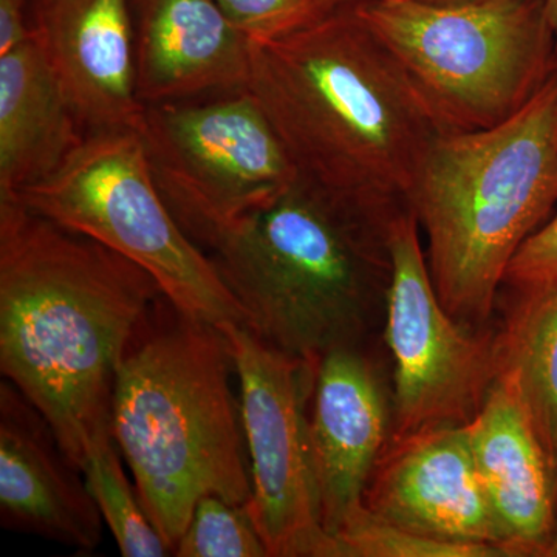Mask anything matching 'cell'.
Listing matches in <instances>:
<instances>
[{
	"label": "cell",
	"mask_w": 557,
	"mask_h": 557,
	"mask_svg": "<svg viewBox=\"0 0 557 557\" xmlns=\"http://www.w3.org/2000/svg\"><path fill=\"white\" fill-rule=\"evenodd\" d=\"M231 24L249 40H270L324 16L319 0H215Z\"/></svg>",
	"instance_id": "7402d4cb"
},
{
	"label": "cell",
	"mask_w": 557,
	"mask_h": 557,
	"mask_svg": "<svg viewBox=\"0 0 557 557\" xmlns=\"http://www.w3.org/2000/svg\"><path fill=\"white\" fill-rule=\"evenodd\" d=\"M32 25L86 134L141 131L129 0H38Z\"/></svg>",
	"instance_id": "4fadbf2b"
},
{
	"label": "cell",
	"mask_w": 557,
	"mask_h": 557,
	"mask_svg": "<svg viewBox=\"0 0 557 557\" xmlns=\"http://www.w3.org/2000/svg\"><path fill=\"white\" fill-rule=\"evenodd\" d=\"M115 438L106 440L87 453L83 475L121 556L163 557L174 555L132 487Z\"/></svg>",
	"instance_id": "d6986e66"
},
{
	"label": "cell",
	"mask_w": 557,
	"mask_h": 557,
	"mask_svg": "<svg viewBox=\"0 0 557 557\" xmlns=\"http://www.w3.org/2000/svg\"><path fill=\"white\" fill-rule=\"evenodd\" d=\"M129 7L145 104L247 89L251 42L215 0H129Z\"/></svg>",
	"instance_id": "2e32d148"
},
{
	"label": "cell",
	"mask_w": 557,
	"mask_h": 557,
	"mask_svg": "<svg viewBox=\"0 0 557 557\" xmlns=\"http://www.w3.org/2000/svg\"><path fill=\"white\" fill-rule=\"evenodd\" d=\"M364 507L421 536L504 549L465 426L388 440L366 487Z\"/></svg>",
	"instance_id": "8fae6325"
},
{
	"label": "cell",
	"mask_w": 557,
	"mask_h": 557,
	"mask_svg": "<svg viewBox=\"0 0 557 557\" xmlns=\"http://www.w3.org/2000/svg\"><path fill=\"white\" fill-rule=\"evenodd\" d=\"M545 557H557V525L555 536H553L552 545H549L547 555Z\"/></svg>",
	"instance_id": "4316f807"
},
{
	"label": "cell",
	"mask_w": 557,
	"mask_h": 557,
	"mask_svg": "<svg viewBox=\"0 0 557 557\" xmlns=\"http://www.w3.org/2000/svg\"><path fill=\"white\" fill-rule=\"evenodd\" d=\"M0 520L91 555L102 518L86 479L62 450L53 429L30 399L0 384Z\"/></svg>",
	"instance_id": "5bb4252c"
},
{
	"label": "cell",
	"mask_w": 557,
	"mask_h": 557,
	"mask_svg": "<svg viewBox=\"0 0 557 557\" xmlns=\"http://www.w3.org/2000/svg\"><path fill=\"white\" fill-rule=\"evenodd\" d=\"M336 539L343 557H508L494 545L457 544L403 530L364 505L341 527Z\"/></svg>",
	"instance_id": "ffe728a7"
},
{
	"label": "cell",
	"mask_w": 557,
	"mask_h": 557,
	"mask_svg": "<svg viewBox=\"0 0 557 557\" xmlns=\"http://www.w3.org/2000/svg\"><path fill=\"white\" fill-rule=\"evenodd\" d=\"M296 174L333 199L397 214L443 126L354 9L251 42L247 89Z\"/></svg>",
	"instance_id": "7a4b0ae2"
},
{
	"label": "cell",
	"mask_w": 557,
	"mask_h": 557,
	"mask_svg": "<svg viewBox=\"0 0 557 557\" xmlns=\"http://www.w3.org/2000/svg\"><path fill=\"white\" fill-rule=\"evenodd\" d=\"M351 9L445 131L504 123L556 72L544 0H368Z\"/></svg>",
	"instance_id": "8992f818"
},
{
	"label": "cell",
	"mask_w": 557,
	"mask_h": 557,
	"mask_svg": "<svg viewBox=\"0 0 557 557\" xmlns=\"http://www.w3.org/2000/svg\"><path fill=\"white\" fill-rule=\"evenodd\" d=\"M504 287L515 292L518 299L557 288V211L516 252L505 273Z\"/></svg>",
	"instance_id": "603a6c76"
},
{
	"label": "cell",
	"mask_w": 557,
	"mask_h": 557,
	"mask_svg": "<svg viewBox=\"0 0 557 557\" xmlns=\"http://www.w3.org/2000/svg\"><path fill=\"white\" fill-rule=\"evenodd\" d=\"M388 242L384 339L394 361L391 438L465 426L497 379V335L461 324L443 307L409 208L392 219Z\"/></svg>",
	"instance_id": "30bf717a"
},
{
	"label": "cell",
	"mask_w": 557,
	"mask_h": 557,
	"mask_svg": "<svg viewBox=\"0 0 557 557\" xmlns=\"http://www.w3.org/2000/svg\"><path fill=\"white\" fill-rule=\"evenodd\" d=\"M434 2H461V0H434Z\"/></svg>",
	"instance_id": "83f0119b"
},
{
	"label": "cell",
	"mask_w": 557,
	"mask_h": 557,
	"mask_svg": "<svg viewBox=\"0 0 557 557\" xmlns=\"http://www.w3.org/2000/svg\"><path fill=\"white\" fill-rule=\"evenodd\" d=\"M545 16H547L549 30L555 44V64L557 70V0H544Z\"/></svg>",
	"instance_id": "d4e9b609"
},
{
	"label": "cell",
	"mask_w": 557,
	"mask_h": 557,
	"mask_svg": "<svg viewBox=\"0 0 557 557\" xmlns=\"http://www.w3.org/2000/svg\"><path fill=\"white\" fill-rule=\"evenodd\" d=\"M178 557H270L245 507L205 496L175 545Z\"/></svg>",
	"instance_id": "44dd1931"
},
{
	"label": "cell",
	"mask_w": 557,
	"mask_h": 557,
	"mask_svg": "<svg viewBox=\"0 0 557 557\" xmlns=\"http://www.w3.org/2000/svg\"><path fill=\"white\" fill-rule=\"evenodd\" d=\"M84 137L32 30L24 42L0 57V196H13L49 177Z\"/></svg>",
	"instance_id": "e0dca14e"
},
{
	"label": "cell",
	"mask_w": 557,
	"mask_h": 557,
	"mask_svg": "<svg viewBox=\"0 0 557 557\" xmlns=\"http://www.w3.org/2000/svg\"><path fill=\"white\" fill-rule=\"evenodd\" d=\"M27 3L28 0H0V57L30 36Z\"/></svg>",
	"instance_id": "cb8c5ba5"
},
{
	"label": "cell",
	"mask_w": 557,
	"mask_h": 557,
	"mask_svg": "<svg viewBox=\"0 0 557 557\" xmlns=\"http://www.w3.org/2000/svg\"><path fill=\"white\" fill-rule=\"evenodd\" d=\"M11 197L137 263L182 313L245 325L244 310L211 258L157 188L139 132L86 134L53 174Z\"/></svg>",
	"instance_id": "52a82bcc"
},
{
	"label": "cell",
	"mask_w": 557,
	"mask_h": 557,
	"mask_svg": "<svg viewBox=\"0 0 557 557\" xmlns=\"http://www.w3.org/2000/svg\"><path fill=\"white\" fill-rule=\"evenodd\" d=\"M465 432L502 547L511 557H545L557 525V463L507 380L497 376Z\"/></svg>",
	"instance_id": "9a60e30c"
},
{
	"label": "cell",
	"mask_w": 557,
	"mask_h": 557,
	"mask_svg": "<svg viewBox=\"0 0 557 557\" xmlns=\"http://www.w3.org/2000/svg\"><path fill=\"white\" fill-rule=\"evenodd\" d=\"M397 214L333 199L298 177L223 231L207 255L245 327L317 366L341 348H369L384 330Z\"/></svg>",
	"instance_id": "3957f363"
},
{
	"label": "cell",
	"mask_w": 557,
	"mask_h": 557,
	"mask_svg": "<svg viewBox=\"0 0 557 557\" xmlns=\"http://www.w3.org/2000/svg\"><path fill=\"white\" fill-rule=\"evenodd\" d=\"M239 379L251 500L247 509L270 557H343L322 525L309 431L317 366L267 346L242 324H222Z\"/></svg>",
	"instance_id": "9c48e42d"
},
{
	"label": "cell",
	"mask_w": 557,
	"mask_h": 557,
	"mask_svg": "<svg viewBox=\"0 0 557 557\" xmlns=\"http://www.w3.org/2000/svg\"><path fill=\"white\" fill-rule=\"evenodd\" d=\"M163 298L115 249L0 196V370L81 472L113 438L116 373Z\"/></svg>",
	"instance_id": "6da1fadb"
},
{
	"label": "cell",
	"mask_w": 557,
	"mask_h": 557,
	"mask_svg": "<svg viewBox=\"0 0 557 557\" xmlns=\"http://www.w3.org/2000/svg\"><path fill=\"white\" fill-rule=\"evenodd\" d=\"M498 375L518 392L557 463V288L518 299L497 333Z\"/></svg>",
	"instance_id": "ac0fdd59"
},
{
	"label": "cell",
	"mask_w": 557,
	"mask_h": 557,
	"mask_svg": "<svg viewBox=\"0 0 557 557\" xmlns=\"http://www.w3.org/2000/svg\"><path fill=\"white\" fill-rule=\"evenodd\" d=\"M362 2H368V0H319L324 13H330V11L339 9H351V7H357Z\"/></svg>",
	"instance_id": "484cf974"
},
{
	"label": "cell",
	"mask_w": 557,
	"mask_h": 557,
	"mask_svg": "<svg viewBox=\"0 0 557 557\" xmlns=\"http://www.w3.org/2000/svg\"><path fill=\"white\" fill-rule=\"evenodd\" d=\"M557 203V70L518 113L479 131H443L408 197L446 311L482 329L505 273Z\"/></svg>",
	"instance_id": "5b68a950"
},
{
	"label": "cell",
	"mask_w": 557,
	"mask_h": 557,
	"mask_svg": "<svg viewBox=\"0 0 557 557\" xmlns=\"http://www.w3.org/2000/svg\"><path fill=\"white\" fill-rule=\"evenodd\" d=\"M309 431L322 525L336 537L364 505L370 475L392 437V395L369 348H341L318 362Z\"/></svg>",
	"instance_id": "7c38bea8"
},
{
	"label": "cell",
	"mask_w": 557,
	"mask_h": 557,
	"mask_svg": "<svg viewBox=\"0 0 557 557\" xmlns=\"http://www.w3.org/2000/svg\"><path fill=\"white\" fill-rule=\"evenodd\" d=\"M150 314L116 373L112 434L150 522L174 552L200 498L247 507L251 474L225 333L171 302L163 318Z\"/></svg>",
	"instance_id": "277c9868"
},
{
	"label": "cell",
	"mask_w": 557,
	"mask_h": 557,
	"mask_svg": "<svg viewBox=\"0 0 557 557\" xmlns=\"http://www.w3.org/2000/svg\"><path fill=\"white\" fill-rule=\"evenodd\" d=\"M139 135L157 188L205 251L298 180L276 131L247 90L200 104H146Z\"/></svg>",
	"instance_id": "ba28073f"
}]
</instances>
